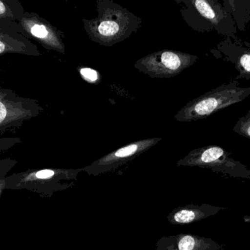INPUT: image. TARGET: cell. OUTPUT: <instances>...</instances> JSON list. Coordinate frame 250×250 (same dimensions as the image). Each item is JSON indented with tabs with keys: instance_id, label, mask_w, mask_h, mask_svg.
<instances>
[{
	"instance_id": "cell-1",
	"label": "cell",
	"mask_w": 250,
	"mask_h": 250,
	"mask_svg": "<svg viewBox=\"0 0 250 250\" xmlns=\"http://www.w3.org/2000/svg\"><path fill=\"white\" fill-rule=\"evenodd\" d=\"M98 16L83 20L84 29L94 42L112 46L136 32L141 20L126 8L111 0L98 1Z\"/></svg>"
},
{
	"instance_id": "cell-2",
	"label": "cell",
	"mask_w": 250,
	"mask_h": 250,
	"mask_svg": "<svg viewBox=\"0 0 250 250\" xmlns=\"http://www.w3.org/2000/svg\"><path fill=\"white\" fill-rule=\"evenodd\" d=\"M82 172L83 167L29 170L6 177L5 189H25L38 194L41 198H50L55 192L73 187Z\"/></svg>"
},
{
	"instance_id": "cell-3",
	"label": "cell",
	"mask_w": 250,
	"mask_h": 250,
	"mask_svg": "<svg viewBox=\"0 0 250 250\" xmlns=\"http://www.w3.org/2000/svg\"><path fill=\"white\" fill-rule=\"evenodd\" d=\"M250 95V88H241L239 82L233 81L189 101L178 112L175 119L189 123L207 118L220 110L242 102Z\"/></svg>"
},
{
	"instance_id": "cell-4",
	"label": "cell",
	"mask_w": 250,
	"mask_h": 250,
	"mask_svg": "<svg viewBox=\"0 0 250 250\" xmlns=\"http://www.w3.org/2000/svg\"><path fill=\"white\" fill-rule=\"evenodd\" d=\"M178 167H200L240 179H250V169L230 157L224 148L208 145L192 150L178 161Z\"/></svg>"
},
{
	"instance_id": "cell-5",
	"label": "cell",
	"mask_w": 250,
	"mask_h": 250,
	"mask_svg": "<svg viewBox=\"0 0 250 250\" xmlns=\"http://www.w3.org/2000/svg\"><path fill=\"white\" fill-rule=\"evenodd\" d=\"M197 60V56L188 53L165 49L137 60L135 68L149 77L171 78L190 67Z\"/></svg>"
},
{
	"instance_id": "cell-6",
	"label": "cell",
	"mask_w": 250,
	"mask_h": 250,
	"mask_svg": "<svg viewBox=\"0 0 250 250\" xmlns=\"http://www.w3.org/2000/svg\"><path fill=\"white\" fill-rule=\"evenodd\" d=\"M161 140V138L155 137L131 142L101 157L90 165L83 167V171L92 176L115 171L119 167L155 146Z\"/></svg>"
},
{
	"instance_id": "cell-7",
	"label": "cell",
	"mask_w": 250,
	"mask_h": 250,
	"mask_svg": "<svg viewBox=\"0 0 250 250\" xmlns=\"http://www.w3.org/2000/svg\"><path fill=\"white\" fill-rule=\"evenodd\" d=\"M155 250H223V247L211 238L179 233L160 238L156 243Z\"/></svg>"
},
{
	"instance_id": "cell-8",
	"label": "cell",
	"mask_w": 250,
	"mask_h": 250,
	"mask_svg": "<svg viewBox=\"0 0 250 250\" xmlns=\"http://www.w3.org/2000/svg\"><path fill=\"white\" fill-rule=\"evenodd\" d=\"M227 209L210 204H190L174 208L169 213L166 220L173 226H181L192 224L210 217L217 215L220 211Z\"/></svg>"
},
{
	"instance_id": "cell-9",
	"label": "cell",
	"mask_w": 250,
	"mask_h": 250,
	"mask_svg": "<svg viewBox=\"0 0 250 250\" xmlns=\"http://www.w3.org/2000/svg\"><path fill=\"white\" fill-rule=\"evenodd\" d=\"M191 3L202 17L218 29L225 16L221 6L217 1L193 0L191 1Z\"/></svg>"
},
{
	"instance_id": "cell-10",
	"label": "cell",
	"mask_w": 250,
	"mask_h": 250,
	"mask_svg": "<svg viewBox=\"0 0 250 250\" xmlns=\"http://www.w3.org/2000/svg\"><path fill=\"white\" fill-rule=\"evenodd\" d=\"M236 68L239 73L236 79H250V48L239 56L236 62Z\"/></svg>"
},
{
	"instance_id": "cell-11",
	"label": "cell",
	"mask_w": 250,
	"mask_h": 250,
	"mask_svg": "<svg viewBox=\"0 0 250 250\" xmlns=\"http://www.w3.org/2000/svg\"><path fill=\"white\" fill-rule=\"evenodd\" d=\"M233 132L250 139V111L238 120L233 126Z\"/></svg>"
},
{
	"instance_id": "cell-12",
	"label": "cell",
	"mask_w": 250,
	"mask_h": 250,
	"mask_svg": "<svg viewBox=\"0 0 250 250\" xmlns=\"http://www.w3.org/2000/svg\"><path fill=\"white\" fill-rule=\"evenodd\" d=\"M83 79L89 83H98L101 80V76L96 70L90 68H82L79 70Z\"/></svg>"
},
{
	"instance_id": "cell-13",
	"label": "cell",
	"mask_w": 250,
	"mask_h": 250,
	"mask_svg": "<svg viewBox=\"0 0 250 250\" xmlns=\"http://www.w3.org/2000/svg\"><path fill=\"white\" fill-rule=\"evenodd\" d=\"M31 32L34 36L38 38H45L49 35L48 29L42 24H35L31 29Z\"/></svg>"
},
{
	"instance_id": "cell-14",
	"label": "cell",
	"mask_w": 250,
	"mask_h": 250,
	"mask_svg": "<svg viewBox=\"0 0 250 250\" xmlns=\"http://www.w3.org/2000/svg\"><path fill=\"white\" fill-rule=\"evenodd\" d=\"M7 111H6L5 107L4 104L0 101V123L5 118Z\"/></svg>"
},
{
	"instance_id": "cell-15",
	"label": "cell",
	"mask_w": 250,
	"mask_h": 250,
	"mask_svg": "<svg viewBox=\"0 0 250 250\" xmlns=\"http://www.w3.org/2000/svg\"><path fill=\"white\" fill-rule=\"evenodd\" d=\"M5 176L6 175H3V176H0V198H1L2 192L5 190Z\"/></svg>"
},
{
	"instance_id": "cell-16",
	"label": "cell",
	"mask_w": 250,
	"mask_h": 250,
	"mask_svg": "<svg viewBox=\"0 0 250 250\" xmlns=\"http://www.w3.org/2000/svg\"><path fill=\"white\" fill-rule=\"evenodd\" d=\"M10 167H11L10 164H0V176L7 174Z\"/></svg>"
},
{
	"instance_id": "cell-17",
	"label": "cell",
	"mask_w": 250,
	"mask_h": 250,
	"mask_svg": "<svg viewBox=\"0 0 250 250\" xmlns=\"http://www.w3.org/2000/svg\"><path fill=\"white\" fill-rule=\"evenodd\" d=\"M5 6H4V4L0 1V14H3V13L5 12Z\"/></svg>"
},
{
	"instance_id": "cell-18",
	"label": "cell",
	"mask_w": 250,
	"mask_h": 250,
	"mask_svg": "<svg viewBox=\"0 0 250 250\" xmlns=\"http://www.w3.org/2000/svg\"><path fill=\"white\" fill-rule=\"evenodd\" d=\"M244 221H245V223L250 224V215L245 216V217H244Z\"/></svg>"
},
{
	"instance_id": "cell-19",
	"label": "cell",
	"mask_w": 250,
	"mask_h": 250,
	"mask_svg": "<svg viewBox=\"0 0 250 250\" xmlns=\"http://www.w3.org/2000/svg\"><path fill=\"white\" fill-rule=\"evenodd\" d=\"M4 44H3L1 41H0V53L2 52L4 50Z\"/></svg>"
}]
</instances>
